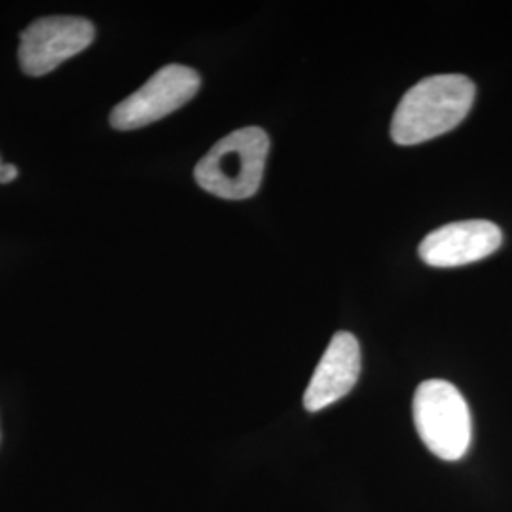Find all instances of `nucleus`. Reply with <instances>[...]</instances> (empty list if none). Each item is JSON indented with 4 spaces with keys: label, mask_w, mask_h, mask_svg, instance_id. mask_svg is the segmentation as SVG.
Here are the masks:
<instances>
[{
    "label": "nucleus",
    "mask_w": 512,
    "mask_h": 512,
    "mask_svg": "<svg viewBox=\"0 0 512 512\" xmlns=\"http://www.w3.org/2000/svg\"><path fill=\"white\" fill-rule=\"evenodd\" d=\"M476 88L463 74H437L404 93L391 120V139L410 147L448 133L463 122L475 101Z\"/></svg>",
    "instance_id": "obj_1"
},
{
    "label": "nucleus",
    "mask_w": 512,
    "mask_h": 512,
    "mask_svg": "<svg viewBox=\"0 0 512 512\" xmlns=\"http://www.w3.org/2000/svg\"><path fill=\"white\" fill-rule=\"evenodd\" d=\"M503 243L501 228L490 220H461L440 226L420 243V258L433 268H456L494 255Z\"/></svg>",
    "instance_id": "obj_6"
},
{
    "label": "nucleus",
    "mask_w": 512,
    "mask_h": 512,
    "mask_svg": "<svg viewBox=\"0 0 512 512\" xmlns=\"http://www.w3.org/2000/svg\"><path fill=\"white\" fill-rule=\"evenodd\" d=\"M0 165H2V162H0Z\"/></svg>",
    "instance_id": "obj_9"
},
{
    "label": "nucleus",
    "mask_w": 512,
    "mask_h": 512,
    "mask_svg": "<svg viewBox=\"0 0 512 512\" xmlns=\"http://www.w3.org/2000/svg\"><path fill=\"white\" fill-rule=\"evenodd\" d=\"M414 423L421 442L444 461H459L473 439L471 410L458 387L446 380H427L414 395Z\"/></svg>",
    "instance_id": "obj_3"
},
{
    "label": "nucleus",
    "mask_w": 512,
    "mask_h": 512,
    "mask_svg": "<svg viewBox=\"0 0 512 512\" xmlns=\"http://www.w3.org/2000/svg\"><path fill=\"white\" fill-rule=\"evenodd\" d=\"M268 152L270 137L264 129H236L196 165V183L222 200H247L260 188Z\"/></svg>",
    "instance_id": "obj_2"
},
{
    "label": "nucleus",
    "mask_w": 512,
    "mask_h": 512,
    "mask_svg": "<svg viewBox=\"0 0 512 512\" xmlns=\"http://www.w3.org/2000/svg\"><path fill=\"white\" fill-rule=\"evenodd\" d=\"M202 86L190 67L165 65L143 88L131 93L110 112V126L120 131L141 129L184 107Z\"/></svg>",
    "instance_id": "obj_4"
},
{
    "label": "nucleus",
    "mask_w": 512,
    "mask_h": 512,
    "mask_svg": "<svg viewBox=\"0 0 512 512\" xmlns=\"http://www.w3.org/2000/svg\"><path fill=\"white\" fill-rule=\"evenodd\" d=\"M361 374V348L351 332H336L304 393L308 412H319L344 399Z\"/></svg>",
    "instance_id": "obj_7"
},
{
    "label": "nucleus",
    "mask_w": 512,
    "mask_h": 512,
    "mask_svg": "<svg viewBox=\"0 0 512 512\" xmlns=\"http://www.w3.org/2000/svg\"><path fill=\"white\" fill-rule=\"evenodd\" d=\"M18 179V167L14 164L0 165V184L12 183Z\"/></svg>",
    "instance_id": "obj_8"
},
{
    "label": "nucleus",
    "mask_w": 512,
    "mask_h": 512,
    "mask_svg": "<svg viewBox=\"0 0 512 512\" xmlns=\"http://www.w3.org/2000/svg\"><path fill=\"white\" fill-rule=\"evenodd\" d=\"M95 38L92 21L52 16L33 21L19 37L21 71L29 76L52 73L61 63L86 50Z\"/></svg>",
    "instance_id": "obj_5"
}]
</instances>
